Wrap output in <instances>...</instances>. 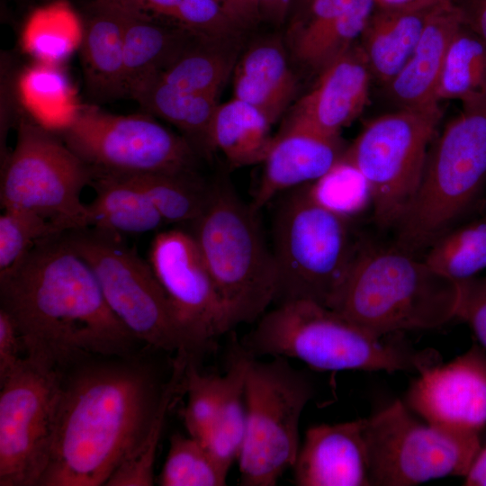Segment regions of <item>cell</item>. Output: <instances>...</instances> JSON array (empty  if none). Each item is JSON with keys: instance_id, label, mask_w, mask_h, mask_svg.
<instances>
[{"instance_id": "6da1fadb", "label": "cell", "mask_w": 486, "mask_h": 486, "mask_svg": "<svg viewBox=\"0 0 486 486\" xmlns=\"http://www.w3.org/2000/svg\"><path fill=\"white\" fill-rule=\"evenodd\" d=\"M0 308L13 319L25 356L62 371L94 356L126 358L139 342L66 232L0 273Z\"/></svg>"}, {"instance_id": "7a4b0ae2", "label": "cell", "mask_w": 486, "mask_h": 486, "mask_svg": "<svg viewBox=\"0 0 486 486\" xmlns=\"http://www.w3.org/2000/svg\"><path fill=\"white\" fill-rule=\"evenodd\" d=\"M70 369L39 486L105 485L148 430L163 386L148 366L132 361H86Z\"/></svg>"}, {"instance_id": "3957f363", "label": "cell", "mask_w": 486, "mask_h": 486, "mask_svg": "<svg viewBox=\"0 0 486 486\" xmlns=\"http://www.w3.org/2000/svg\"><path fill=\"white\" fill-rule=\"evenodd\" d=\"M376 336L336 310L306 300L287 301L265 312L241 347L254 357L298 359L320 371L419 373L441 363L430 348Z\"/></svg>"}, {"instance_id": "277c9868", "label": "cell", "mask_w": 486, "mask_h": 486, "mask_svg": "<svg viewBox=\"0 0 486 486\" xmlns=\"http://www.w3.org/2000/svg\"><path fill=\"white\" fill-rule=\"evenodd\" d=\"M458 283L397 247L360 242L332 310L376 336L440 327L455 318Z\"/></svg>"}, {"instance_id": "5b68a950", "label": "cell", "mask_w": 486, "mask_h": 486, "mask_svg": "<svg viewBox=\"0 0 486 486\" xmlns=\"http://www.w3.org/2000/svg\"><path fill=\"white\" fill-rule=\"evenodd\" d=\"M433 140L418 190L396 226L395 247L411 254L453 229L486 182V94L462 103Z\"/></svg>"}, {"instance_id": "8992f818", "label": "cell", "mask_w": 486, "mask_h": 486, "mask_svg": "<svg viewBox=\"0 0 486 486\" xmlns=\"http://www.w3.org/2000/svg\"><path fill=\"white\" fill-rule=\"evenodd\" d=\"M258 211L226 182L212 184L193 234L223 302L230 329L260 319L275 301L278 275Z\"/></svg>"}, {"instance_id": "52a82bcc", "label": "cell", "mask_w": 486, "mask_h": 486, "mask_svg": "<svg viewBox=\"0 0 486 486\" xmlns=\"http://www.w3.org/2000/svg\"><path fill=\"white\" fill-rule=\"evenodd\" d=\"M273 238L274 302L306 300L331 309L361 242L353 236L349 219L319 203L308 184L281 199Z\"/></svg>"}, {"instance_id": "ba28073f", "label": "cell", "mask_w": 486, "mask_h": 486, "mask_svg": "<svg viewBox=\"0 0 486 486\" xmlns=\"http://www.w3.org/2000/svg\"><path fill=\"white\" fill-rule=\"evenodd\" d=\"M441 104L394 109L369 122L342 159L366 180L374 219L396 227L418 190L429 147L443 116Z\"/></svg>"}, {"instance_id": "9c48e42d", "label": "cell", "mask_w": 486, "mask_h": 486, "mask_svg": "<svg viewBox=\"0 0 486 486\" xmlns=\"http://www.w3.org/2000/svg\"><path fill=\"white\" fill-rule=\"evenodd\" d=\"M245 393L247 425L238 457L239 484L274 486L295 464L300 420L313 388L285 357L261 362L251 356Z\"/></svg>"}, {"instance_id": "30bf717a", "label": "cell", "mask_w": 486, "mask_h": 486, "mask_svg": "<svg viewBox=\"0 0 486 486\" xmlns=\"http://www.w3.org/2000/svg\"><path fill=\"white\" fill-rule=\"evenodd\" d=\"M66 235L93 269L110 309L139 342L190 356L183 328L148 260L117 234L83 228Z\"/></svg>"}, {"instance_id": "8fae6325", "label": "cell", "mask_w": 486, "mask_h": 486, "mask_svg": "<svg viewBox=\"0 0 486 486\" xmlns=\"http://www.w3.org/2000/svg\"><path fill=\"white\" fill-rule=\"evenodd\" d=\"M364 438L374 486L465 477L482 449L479 433L420 422L400 400L365 418Z\"/></svg>"}, {"instance_id": "7c38bea8", "label": "cell", "mask_w": 486, "mask_h": 486, "mask_svg": "<svg viewBox=\"0 0 486 486\" xmlns=\"http://www.w3.org/2000/svg\"><path fill=\"white\" fill-rule=\"evenodd\" d=\"M93 176L63 140L22 120L1 174V207L40 214L63 232L87 228L81 194Z\"/></svg>"}, {"instance_id": "4fadbf2b", "label": "cell", "mask_w": 486, "mask_h": 486, "mask_svg": "<svg viewBox=\"0 0 486 486\" xmlns=\"http://www.w3.org/2000/svg\"><path fill=\"white\" fill-rule=\"evenodd\" d=\"M64 374L25 356L0 382V486H39L54 441Z\"/></svg>"}, {"instance_id": "5bb4252c", "label": "cell", "mask_w": 486, "mask_h": 486, "mask_svg": "<svg viewBox=\"0 0 486 486\" xmlns=\"http://www.w3.org/2000/svg\"><path fill=\"white\" fill-rule=\"evenodd\" d=\"M94 173L136 175L193 171L196 150L146 114L117 115L82 105L62 135Z\"/></svg>"}, {"instance_id": "9a60e30c", "label": "cell", "mask_w": 486, "mask_h": 486, "mask_svg": "<svg viewBox=\"0 0 486 486\" xmlns=\"http://www.w3.org/2000/svg\"><path fill=\"white\" fill-rule=\"evenodd\" d=\"M148 262L183 328L189 355L196 359L230 327L193 234L181 229L159 231L151 241Z\"/></svg>"}, {"instance_id": "2e32d148", "label": "cell", "mask_w": 486, "mask_h": 486, "mask_svg": "<svg viewBox=\"0 0 486 486\" xmlns=\"http://www.w3.org/2000/svg\"><path fill=\"white\" fill-rule=\"evenodd\" d=\"M406 399L426 422L480 433L486 426V351L473 344L452 361L423 369Z\"/></svg>"}, {"instance_id": "e0dca14e", "label": "cell", "mask_w": 486, "mask_h": 486, "mask_svg": "<svg viewBox=\"0 0 486 486\" xmlns=\"http://www.w3.org/2000/svg\"><path fill=\"white\" fill-rule=\"evenodd\" d=\"M372 81L358 41L318 74L312 88L296 103L287 123L338 137L364 110Z\"/></svg>"}, {"instance_id": "ac0fdd59", "label": "cell", "mask_w": 486, "mask_h": 486, "mask_svg": "<svg viewBox=\"0 0 486 486\" xmlns=\"http://www.w3.org/2000/svg\"><path fill=\"white\" fill-rule=\"evenodd\" d=\"M365 418L310 428L293 465L299 486H372Z\"/></svg>"}, {"instance_id": "d6986e66", "label": "cell", "mask_w": 486, "mask_h": 486, "mask_svg": "<svg viewBox=\"0 0 486 486\" xmlns=\"http://www.w3.org/2000/svg\"><path fill=\"white\" fill-rule=\"evenodd\" d=\"M345 149L339 136L286 123L263 161V175L251 206L259 211L278 194L320 179L341 159Z\"/></svg>"}, {"instance_id": "ffe728a7", "label": "cell", "mask_w": 486, "mask_h": 486, "mask_svg": "<svg viewBox=\"0 0 486 486\" xmlns=\"http://www.w3.org/2000/svg\"><path fill=\"white\" fill-rule=\"evenodd\" d=\"M374 9L373 0H310L291 26L294 56L319 74L359 41Z\"/></svg>"}, {"instance_id": "44dd1931", "label": "cell", "mask_w": 486, "mask_h": 486, "mask_svg": "<svg viewBox=\"0 0 486 486\" xmlns=\"http://www.w3.org/2000/svg\"><path fill=\"white\" fill-rule=\"evenodd\" d=\"M462 22L452 4L429 18L411 55L382 88L395 109L421 107L435 101V92L449 42Z\"/></svg>"}, {"instance_id": "7402d4cb", "label": "cell", "mask_w": 486, "mask_h": 486, "mask_svg": "<svg viewBox=\"0 0 486 486\" xmlns=\"http://www.w3.org/2000/svg\"><path fill=\"white\" fill-rule=\"evenodd\" d=\"M444 4H446L374 9L359 40L373 80L383 88L397 75L411 55L429 18Z\"/></svg>"}, {"instance_id": "603a6c76", "label": "cell", "mask_w": 486, "mask_h": 486, "mask_svg": "<svg viewBox=\"0 0 486 486\" xmlns=\"http://www.w3.org/2000/svg\"><path fill=\"white\" fill-rule=\"evenodd\" d=\"M296 89V77L277 40L254 44L235 68L234 97L255 106L272 124L289 106Z\"/></svg>"}, {"instance_id": "cb8c5ba5", "label": "cell", "mask_w": 486, "mask_h": 486, "mask_svg": "<svg viewBox=\"0 0 486 486\" xmlns=\"http://www.w3.org/2000/svg\"><path fill=\"white\" fill-rule=\"evenodd\" d=\"M116 9L123 19L126 94L130 95L141 82L161 73L199 38L170 19L169 23L156 18L157 14Z\"/></svg>"}, {"instance_id": "d4e9b609", "label": "cell", "mask_w": 486, "mask_h": 486, "mask_svg": "<svg viewBox=\"0 0 486 486\" xmlns=\"http://www.w3.org/2000/svg\"><path fill=\"white\" fill-rule=\"evenodd\" d=\"M95 195L87 208V228L123 234L157 230L166 223L146 194L122 176L94 173Z\"/></svg>"}, {"instance_id": "484cf974", "label": "cell", "mask_w": 486, "mask_h": 486, "mask_svg": "<svg viewBox=\"0 0 486 486\" xmlns=\"http://www.w3.org/2000/svg\"><path fill=\"white\" fill-rule=\"evenodd\" d=\"M89 88L104 97L126 94L123 19L116 8L94 4V12L84 24L80 46Z\"/></svg>"}, {"instance_id": "4316f807", "label": "cell", "mask_w": 486, "mask_h": 486, "mask_svg": "<svg viewBox=\"0 0 486 486\" xmlns=\"http://www.w3.org/2000/svg\"><path fill=\"white\" fill-rule=\"evenodd\" d=\"M130 96L148 112L176 126L196 151L213 149L211 129L219 105L217 94L179 89L158 74L135 86Z\"/></svg>"}, {"instance_id": "83f0119b", "label": "cell", "mask_w": 486, "mask_h": 486, "mask_svg": "<svg viewBox=\"0 0 486 486\" xmlns=\"http://www.w3.org/2000/svg\"><path fill=\"white\" fill-rule=\"evenodd\" d=\"M269 120L255 106L233 97L219 104L212 124L213 149L233 167L263 163L272 145Z\"/></svg>"}, {"instance_id": "f1b7e54d", "label": "cell", "mask_w": 486, "mask_h": 486, "mask_svg": "<svg viewBox=\"0 0 486 486\" xmlns=\"http://www.w3.org/2000/svg\"><path fill=\"white\" fill-rule=\"evenodd\" d=\"M19 98L34 122L61 135L76 119L81 104L67 76L56 65L40 63L18 80Z\"/></svg>"}, {"instance_id": "f546056e", "label": "cell", "mask_w": 486, "mask_h": 486, "mask_svg": "<svg viewBox=\"0 0 486 486\" xmlns=\"http://www.w3.org/2000/svg\"><path fill=\"white\" fill-rule=\"evenodd\" d=\"M241 346L223 374L222 393L211 431L203 444L229 471L239 455L247 425L245 378L251 358Z\"/></svg>"}, {"instance_id": "4dcf8cb0", "label": "cell", "mask_w": 486, "mask_h": 486, "mask_svg": "<svg viewBox=\"0 0 486 486\" xmlns=\"http://www.w3.org/2000/svg\"><path fill=\"white\" fill-rule=\"evenodd\" d=\"M84 24L66 0H55L35 9L22 32L24 51L40 63L56 65L80 48Z\"/></svg>"}, {"instance_id": "1f68e13d", "label": "cell", "mask_w": 486, "mask_h": 486, "mask_svg": "<svg viewBox=\"0 0 486 486\" xmlns=\"http://www.w3.org/2000/svg\"><path fill=\"white\" fill-rule=\"evenodd\" d=\"M486 94V43L463 22L446 50L435 101H469Z\"/></svg>"}, {"instance_id": "d6a6232c", "label": "cell", "mask_w": 486, "mask_h": 486, "mask_svg": "<svg viewBox=\"0 0 486 486\" xmlns=\"http://www.w3.org/2000/svg\"><path fill=\"white\" fill-rule=\"evenodd\" d=\"M141 190L166 224L193 223L205 211L212 185L193 171L121 175Z\"/></svg>"}, {"instance_id": "836d02e7", "label": "cell", "mask_w": 486, "mask_h": 486, "mask_svg": "<svg viewBox=\"0 0 486 486\" xmlns=\"http://www.w3.org/2000/svg\"><path fill=\"white\" fill-rule=\"evenodd\" d=\"M190 357L178 353L172 364L171 375L163 385L151 423L139 445L118 465L104 486H151L157 449L168 409L184 389V376Z\"/></svg>"}, {"instance_id": "e575fe53", "label": "cell", "mask_w": 486, "mask_h": 486, "mask_svg": "<svg viewBox=\"0 0 486 486\" xmlns=\"http://www.w3.org/2000/svg\"><path fill=\"white\" fill-rule=\"evenodd\" d=\"M424 261L455 282L470 279L486 269V214L438 238Z\"/></svg>"}, {"instance_id": "d590c367", "label": "cell", "mask_w": 486, "mask_h": 486, "mask_svg": "<svg viewBox=\"0 0 486 486\" xmlns=\"http://www.w3.org/2000/svg\"><path fill=\"white\" fill-rule=\"evenodd\" d=\"M210 42L196 38L158 74L159 77L182 90L218 95L233 61Z\"/></svg>"}, {"instance_id": "8d00e7d4", "label": "cell", "mask_w": 486, "mask_h": 486, "mask_svg": "<svg viewBox=\"0 0 486 486\" xmlns=\"http://www.w3.org/2000/svg\"><path fill=\"white\" fill-rule=\"evenodd\" d=\"M227 471L200 440L172 435L162 470L160 486H224Z\"/></svg>"}, {"instance_id": "74e56055", "label": "cell", "mask_w": 486, "mask_h": 486, "mask_svg": "<svg viewBox=\"0 0 486 486\" xmlns=\"http://www.w3.org/2000/svg\"><path fill=\"white\" fill-rule=\"evenodd\" d=\"M309 190L319 203L349 220L372 205L366 180L342 158L326 175L309 184Z\"/></svg>"}, {"instance_id": "f35d334b", "label": "cell", "mask_w": 486, "mask_h": 486, "mask_svg": "<svg viewBox=\"0 0 486 486\" xmlns=\"http://www.w3.org/2000/svg\"><path fill=\"white\" fill-rule=\"evenodd\" d=\"M60 233L64 232L40 214L4 209L0 215V273L19 263L44 240Z\"/></svg>"}, {"instance_id": "ab89813d", "label": "cell", "mask_w": 486, "mask_h": 486, "mask_svg": "<svg viewBox=\"0 0 486 486\" xmlns=\"http://www.w3.org/2000/svg\"><path fill=\"white\" fill-rule=\"evenodd\" d=\"M190 358L184 376L186 403L182 418L188 435L204 442L212 427L219 408L223 375L202 374Z\"/></svg>"}, {"instance_id": "60d3db41", "label": "cell", "mask_w": 486, "mask_h": 486, "mask_svg": "<svg viewBox=\"0 0 486 486\" xmlns=\"http://www.w3.org/2000/svg\"><path fill=\"white\" fill-rule=\"evenodd\" d=\"M164 17L212 42L235 38L243 31L217 0H181Z\"/></svg>"}, {"instance_id": "b9f144b4", "label": "cell", "mask_w": 486, "mask_h": 486, "mask_svg": "<svg viewBox=\"0 0 486 486\" xmlns=\"http://www.w3.org/2000/svg\"><path fill=\"white\" fill-rule=\"evenodd\" d=\"M459 300L455 317L466 322L486 351V274L457 282Z\"/></svg>"}, {"instance_id": "7bdbcfd3", "label": "cell", "mask_w": 486, "mask_h": 486, "mask_svg": "<svg viewBox=\"0 0 486 486\" xmlns=\"http://www.w3.org/2000/svg\"><path fill=\"white\" fill-rule=\"evenodd\" d=\"M25 358L22 342L11 316L0 308V382Z\"/></svg>"}, {"instance_id": "ee69618b", "label": "cell", "mask_w": 486, "mask_h": 486, "mask_svg": "<svg viewBox=\"0 0 486 486\" xmlns=\"http://www.w3.org/2000/svg\"><path fill=\"white\" fill-rule=\"evenodd\" d=\"M462 22L486 43V0H452Z\"/></svg>"}, {"instance_id": "f6af8a7d", "label": "cell", "mask_w": 486, "mask_h": 486, "mask_svg": "<svg viewBox=\"0 0 486 486\" xmlns=\"http://www.w3.org/2000/svg\"><path fill=\"white\" fill-rule=\"evenodd\" d=\"M116 8L158 14H165L176 6L181 0H96Z\"/></svg>"}, {"instance_id": "bcb514c9", "label": "cell", "mask_w": 486, "mask_h": 486, "mask_svg": "<svg viewBox=\"0 0 486 486\" xmlns=\"http://www.w3.org/2000/svg\"><path fill=\"white\" fill-rule=\"evenodd\" d=\"M244 30L260 20L256 0H217Z\"/></svg>"}, {"instance_id": "7dc6e473", "label": "cell", "mask_w": 486, "mask_h": 486, "mask_svg": "<svg viewBox=\"0 0 486 486\" xmlns=\"http://www.w3.org/2000/svg\"><path fill=\"white\" fill-rule=\"evenodd\" d=\"M295 0H256L260 19L280 24L286 18Z\"/></svg>"}, {"instance_id": "c3c4849f", "label": "cell", "mask_w": 486, "mask_h": 486, "mask_svg": "<svg viewBox=\"0 0 486 486\" xmlns=\"http://www.w3.org/2000/svg\"><path fill=\"white\" fill-rule=\"evenodd\" d=\"M464 485L486 486V446L482 447L469 472L464 477Z\"/></svg>"}, {"instance_id": "681fc988", "label": "cell", "mask_w": 486, "mask_h": 486, "mask_svg": "<svg viewBox=\"0 0 486 486\" xmlns=\"http://www.w3.org/2000/svg\"><path fill=\"white\" fill-rule=\"evenodd\" d=\"M452 0H375V8L396 9L426 4H450Z\"/></svg>"}, {"instance_id": "f907efd6", "label": "cell", "mask_w": 486, "mask_h": 486, "mask_svg": "<svg viewBox=\"0 0 486 486\" xmlns=\"http://www.w3.org/2000/svg\"><path fill=\"white\" fill-rule=\"evenodd\" d=\"M308 2L309 0H295L294 4H296L298 7V12L302 10Z\"/></svg>"}]
</instances>
